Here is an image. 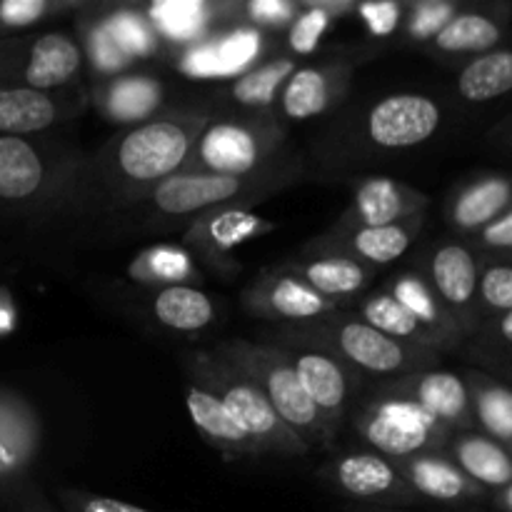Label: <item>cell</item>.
Returning a JSON list of instances; mask_svg holds the SVG:
<instances>
[{
    "label": "cell",
    "instance_id": "obj_1",
    "mask_svg": "<svg viewBox=\"0 0 512 512\" xmlns=\"http://www.w3.org/2000/svg\"><path fill=\"white\" fill-rule=\"evenodd\" d=\"M210 118L205 108L160 110L113 135L95 155V173L108 198L118 208L140 205L160 183L183 173Z\"/></svg>",
    "mask_w": 512,
    "mask_h": 512
},
{
    "label": "cell",
    "instance_id": "obj_2",
    "mask_svg": "<svg viewBox=\"0 0 512 512\" xmlns=\"http://www.w3.org/2000/svg\"><path fill=\"white\" fill-rule=\"evenodd\" d=\"M270 340L323 350L353 368L363 380H378V383L440 368L443 363V355L435 350L388 338L350 310H335L310 323L283 325Z\"/></svg>",
    "mask_w": 512,
    "mask_h": 512
},
{
    "label": "cell",
    "instance_id": "obj_3",
    "mask_svg": "<svg viewBox=\"0 0 512 512\" xmlns=\"http://www.w3.org/2000/svg\"><path fill=\"white\" fill-rule=\"evenodd\" d=\"M83 185L78 150L18 135H0V208L45 213L68 208Z\"/></svg>",
    "mask_w": 512,
    "mask_h": 512
},
{
    "label": "cell",
    "instance_id": "obj_4",
    "mask_svg": "<svg viewBox=\"0 0 512 512\" xmlns=\"http://www.w3.org/2000/svg\"><path fill=\"white\" fill-rule=\"evenodd\" d=\"M300 178V160L263 170L255 175L218 173H178L160 183L143 205L158 223H185L215 208H250L280 190L290 188Z\"/></svg>",
    "mask_w": 512,
    "mask_h": 512
},
{
    "label": "cell",
    "instance_id": "obj_5",
    "mask_svg": "<svg viewBox=\"0 0 512 512\" xmlns=\"http://www.w3.org/2000/svg\"><path fill=\"white\" fill-rule=\"evenodd\" d=\"M293 158L288 153V130L273 110L213 115L183 173L255 175Z\"/></svg>",
    "mask_w": 512,
    "mask_h": 512
},
{
    "label": "cell",
    "instance_id": "obj_6",
    "mask_svg": "<svg viewBox=\"0 0 512 512\" xmlns=\"http://www.w3.org/2000/svg\"><path fill=\"white\" fill-rule=\"evenodd\" d=\"M213 350L220 358H225L235 368L243 370L258 385V390L273 405L280 420L308 445L310 453L313 450L333 448L335 438L330 435L323 415L318 413L315 403L305 393L303 383H300L293 365H290L288 353L280 345L235 338L225 340V343H220Z\"/></svg>",
    "mask_w": 512,
    "mask_h": 512
},
{
    "label": "cell",
    "instance_id": "obj_7",
    "mask_svg": "<svg viewBox=\"0 0 512 512\" xmlns=\"http://www.w3.org/2000/svg\"><path fill=\"white\" fill-rule=\"evenodd\" d=\"M183 368L188 380L203 385L223 400L225 408L233 413V418L238 420L243 433L253 440L260 455L273 453L285 455V458H300V455L310 453L308 445L280 420V415L265 400L258 385L243 370L220 358L215 350L188 353L183 360Z\"/></svg>",
    "mask_w": 512,
    "mask_h": 512
},
{
    "label": "cell",
    "instance_id": "obj_8",
    "mask_svg": "<svg viewBox=\"0 0 512 512\" xmlns=\"http://www.w3.org/2000/svg\"><path fill=\"white\" fill-rule=\"evenodd\" d=\"M353 428L365 448L390 460L443 450L453 435V430L430 418L418 405L378 385L363 408L355 413Z\"/></svg>",
    "mask_w": 512,
    "mask_h": 512
},
{
    "label": "cell",
    "instance_id": "obj_9",
    "mask_svg": "<svg viewBox=\"0 0 512 512\" xmlns=\"http://www.w3.org/2000/svg\"><path fill=\"white\" fill-rule=\"evenodd\" d=\"M83 48L70 33H40L0 40V88L60 93L78 80Z\"/></svg>",
    "mask_w": 512,
    "mask_h": 512
},
{
    "label": "cell",
    "instance_id": "obj_10",
    "mask_svg": "<svg viewBox=\"0 0 512 512\" xmlns=\"http://www.w3.org/2000/svg\"><path fill=\"white\" fill-rule=\"evenodd\" d=\"M443 105L428 93H390L373 100L360 115V148L365 153H405L428 143L443 125Z\"/></svg>",
    "mask_w": 512,
    "mask_h": 512
},
{
    "label": "cell",
    "instance_id": "obj_11",
    "mask_svg": "<svg viewBox=\"0 0 512 512\" xmlns=\"http://www.w3.org/2000/svg\"><path fill=\"white\" fill-rule=\"evenodd\" d=\"M480 265L483 258L468 240L440 238L418 255V268H415L423 273L468 340L483 323L478 305Z\"/></svg>",
    "mask_w": 512,
    "mask_h": 512
},
{
    "label": "cell",
    "instance_id": "obj_12",
    "mask_svg": "<svg viewBox=\"0 0 512 512\" xmlns=\"http://www.w3.org/2000/svg\"><path fill=\"white\" fill-rule=\"evenodd\" d=\"M320 483L333 493L348 498L353 505H380V508H410L423 500L408 488L395 460L375 450H345L333 455L318 470Z\"/></svg>",
    "mask_w": 512,
    "mask_h": 512
},
{
    "label": "cell",
    "instance_id": "obj_13",
    "mask_svg": "<svg viewBox=\"0 0 512 512\" xmlns=\"http://www.w3.org/2000/svg\"><path fill=\"white\" fill-rule=\"evenodd\" d=\"M273 345H280L288 353L290 365H293L295 375L303 383L305 393L315 403L318 413L323 415L330 435L338 438L343 425L348 423L350 405L358 398V390L365 380L353 368H348V365L340 363L333 355L323 353V350L295 343Z\"/></svg>",
    "mask_w": 512,
    "mask_h": 512
},
{
    "label": "cell",
    "instance_id": "obj_14",
    "mask_svg": "<svg viewBox=\"0 0 512 512\" xmlns=\"http://www.w3.org/2000/svg\"><path fill=\"white\" fill-rule=\"evenodd\" d=\"M273 230V223L253 215L248 208L228 205V208L208 210L190 220L185 225L183 240L213 273L230 280L240 273V265L235 263V248Z\"/></svg>",
    "mask_w": 512,
    "mask_h": 512
},
{
    "label": "cell",
    "instance_id": "obj_15",
    "mask_svg": "<svg viewBox=\"0 0 512 512\" xmlns=\"http://www.w3.org/2000/svg\"><path fill=\"white\" fill-rule=\"evenodd\" d=\"M243 308L260 320L283 325H300L318 320L335 310H348L335 300L323 298L313 288L290 275L283 265L265 268L240 295Z\"/></svg>",
    "mask_w": 512,
    "mask_h": 512
},
{
    "label": "cell",
    "instance_id": "obj_16",
    "mask_svg": "<svg viewBox=\"0 0 512 512\" xmlns=\"http://www.w3.org/2000/svg\"><path fill=\"white\" fill-rule=\"evenodd\" d=\"M430 195L388 175H365L350 183V203L333 228H380L428 215Z\"/></svg>",
    "mask_w": 512,
    "mask_h": 512
},
{
    "label": "cell",
    "instance_id": "obj_17",
    "mask_svg": "<svg viewBox=\"0 0 512 512\" xmlns=\"http://www.w3.org/2000/svg\"><path fill=\"white\" fill-rule=\"evenodd\" d=\"M512 28V3H468L433 40L425 53L438 60L468 63L470 58L503 48Z\"/></svg>",
    "mask_w": 512,
    "mask_h": 512
},
{
    "label": "cell",
    "instance_id": "obj_18",
    "mask_svg": "<svg viewBox=\"0 0 512 512\" xmlns=\"http://www.w3.org/2000/svg\"><path fill=\"white\" fill-rule=\"evenodd\" d=\"M355 58L335 55L315 65H300L280 90V113L288 120H310L330 113L348 98Z\"/></svg>",
    "mask_w": 512,
    "mask_h": 512
},
{
    "label": "cell",
    "instance_id": "obj_19",
    "mask_svg": "<svg viewBox=\"0 0 512 512\" xmlns=\"http://www.w3.org/2000/svg\"><path fill=\"white\" fill-rule=\"evenodd\" d=\"M378 388L410 400L453 433L475 430L473 403H470V390L463 375L433 368L385 380V383H378Z\"/></svg>",
    "mask_w": 512,
    "mask_h": 512
},
{
    "label": "cell",
    "instance_id": "obj_20",
    "mask_svg": "<svg viewBox=\"0 0 512 512\" xmlns=\"http://www.w3.org/2000/svg\"><path fill=\"white\" fill-rule=\"evenodd\" d=\"M425 218L428 215H418V218L380 225V228H328L323 235L310 240L305 250L338 253L373 270L383 268L408 255V250L423 233Z\"/></svg>",
    "mask_w": 512,
    "mask_h": 512
},
{
    "label": "cell",
    "instance_id": "obj_21",
    "mask_svg": "<svg viewBox=\"0 0 512 512\" xmlns=\"http://www.w3.org/2000/svg\"><path fill=\"white\" fill-rule=\"evenodd\" d=\"M395 465H398L400 475L408 483V488L423 503L465 508V505H480L490 498L488 490L473 483L443 450L395 460Z\"/></svg>",
    "mask_w": 512,
    "mask_h": 512
},
{
    "label": "cell",
    "instance_id": "obj_22",
    "mask_svg": "<svg viewBox=\"0 0 512 512\" xmlns=\"http://www.w3.org/2000/svg\"><path fill=\"white\" fill-rule=\"evenodd\" d=\"M512 208V173H478L455 185L445 200V220L455 238L470 240Z\"/></svg>",
    "mask_w": 512,
    "mask_h": 512
},
{
    "label": "cell",
    "instance_id": "obj_23",
    "mask_svg": "<svg viewBox=\"0 0 512 512\" xmlns=\"http://www.w3.org/2000/svg\"><path fill=\"white\" fill-rule=\"evenodd\" d=\"M280 265L318 295L335 300L348 310L353 308L360 295L368 293L375 280V270L368 265L338 253H320V250L303 248L298 258L285 260Z\"/></svg>",
    "mask_w": 512,
    "mask_h": 512
},
{
    "label": "cell",
    "instance_id": "obj_24",
    "mask_svg": "<svg viewBox=\"0 0 512 512\" xmlns=\"http://www.w3.org/2000/svg\"><path fill=\"white\" fill-rule=\"evenodd\" d=\"M85 108V100L73 90L60 93H38L28 88H0V135L45 133L53 125L73 118Z\"/></svg>",
    "mask_w": 512,
    "mask_h": 512
},
{
    "label": "cell",
    "instance_id": "obj_25",
    "mask_svg": "<svg viewBox=\"0 0 512 512\" xmlns=\"http://www.w3.org/2000/svg\"><path fill=\"white\" fill-rule=\"evenodd\" d=\"M383 290H388L410 315L420 323V328L430 335L435 350L440 355L458 353L465 348L468 338L460 330V325L455 323L453 315L448 313L440 298L435 295V290L430 288L428 280L423 278L420 270H403V273H395L393 278H388V283L380 285Z\"/></svg>",
    "mask_w": 512,
    "mask_h": 512
},
{
    "label": "cell",
    "instance_id": "obj_26",
    "mask_svg": "<svg viewBox=\"0 0 512 512\" xmlns=\"http://www.w3.org/2000/svg\"><path fill=\"white\" fill-rule=\"evenodd\" d=\"M40 420L33 405L13 390L0 388V483H18L38 458Z\"/></svg>",
    "mask_w": 512,
    "mask_h": 512
},
{
    "label": "cell",
    "instance_id": "obj_27",
    "mask_svg": "<svg viewBox=\"0 0 512 512\" xmlns=\"http://www.w3.org/2000/svg\"><path fill=\"white\" fill-rule=\"evenodd\" d=\"M165 90L155 75L123 73L100 80L90 93V100L108 123L133 128L155 118L163 108Z\"/></svg>",
    "mask_w": 512,
    "mask_h": 512
},
{
    "label": "cell",
    "instance_id": "obj_28",
    "mask_svg": "<svg viewBox=\"0 0 512 512\" xmlns=\"http://www.w3.org/2000/svg\"><path fill=\"white\" fill-rule=\"evenodd\" d=\"M185 405L193 425L198 433L203 435L205 443L215 448L218 453L228 455V458H240V455H260L253 440L243 433L238 420L233 418L223 400L215 393H210L203 385L188 380L185 388Z\"/></svg>",
    "mask_w": 512,
    "mask_h": 512
},
{
    "label": "cell",
    "instance_id": "obj_29",
    "mask_svg": "<svg viewBox=\"0 0 512 512\" xmlns=\"http://www.w3.org/2000/svg\"><path fill=\"white\" fill-rule=\"evenodd\" d=\"M443 453L488 493L512 483V453L480 430L453 433Z\"/></svg>",
    "mask_w": 512,
    "mask_h": 512
},
{
    "label": "cell",
    "instance_id": "obj_30",
    "mask_svg": "<svg viewBox=\"0 0 512 512\" xmlns=\"http://www.w3.org/2000/svg\"><path fill=\"white\" fill-rule=\"evenodd\" d=\"M260 30L235 28L230 33H215V38H205L203 43L190 45L180 58V68L198 78L210 75H233L258 58Z\"/></svg>",
    "mask_w": 512,
    "mask_h": 512
},
{
    "label": "cell",
    "instance_id": "obj_31",
    "mask_svg": "<svg viewBox=\"0 0 512 512\" xmlns=\"http://www.w3.org/2000/svg\"><path fill=\"white\" fill-rule=\"evenodd\" d=\"M160 40L185 48L203 43L218 23H235V3H160L148 10Z\"/></svg>",
    "mask_w": 512,
    "mask_h": 512
},
{
    "label": "cell",
    "instance_id": "obj_32",
    "mask_svg": "<svg viewBox=\"0 0 512 512\" xmlns=\"http://www.w3.org/2000/svg\"><path fill=\"white\" fill-rule=\"evenodd\" d=\"M463 378L470 390L475 430L512 453V383L478 368H470Z\"/></svg>",
    "mask_w": 512,
    "mask_h": 512
},
{
    "label": "cell",
    "instance_id": "obj_33",
    "mask_svg": "<svg viewBox=\"0 0 512 512\" xmlns=\"http://www.w3.org/2000/svg\"><path fill=\"white\" fill-rule=\"evenodd\" d=\"M300 68V60L290 53L270 55L258 65H250L245 73L230 83L228 98L245 108V113H268L280 98V90L290 75Z\"/></svg>",
    "mask_w": 512,
    "mask_h": 512
},
{
    "label": "cell",
    "instance_id": "obj_34",
    "mask_svg": "<svg viewBox=\"0 0 512 512\" xmlns=\"http://www.w3.org/2000/svg\"><path fill=\"white\" fill-rule=\"evenodd\" d=\"M150 315L173 333H200L215 323V300L195 285L150 290Z\"/></svg>",
    "mask_w": 512,
    "mask_h": 512
},
{
    "label": "cell",
    "instance_id": "obj_35",
    "mask_svg": "<svg viewBox=\"0 0 512 512\" xmlns=\"http://www.w3.org/2000/svg\"><path fill=\"white\" fill-rule=\"evenodd\" d=\"M455 90L465 103L483 105L512 93V48H498L460 65Z\"/></svg>",
    "mask_w": 512,
    "mask_h": 512
},
{
    "label": "cell",
    "instance_id": "obj_36",
    "mask_svg": "<svg viewBox=\"0 0 512 512\" xmlns=\"http://www.w3.org/2000/svg\"><path fill=\"white\" fill-rule=\"evenodd\" d=\"M350 313L358 315L360 320H365L368 325H373L375 330H380L388 338L400 340L405 345H418V348L435 350L430 335L420 328L418 320L383 288L368 290L365 295H360L353 303ZM438 353V350H435Z\"/></svg>",
    "mask_w": 512,
    "mask_h": 512
},
{
    "label": "cell",
    "instance_id": "obj_37",
    "mask_svg": "<svg viewBox=\"0 0 512 512\" xmlns=\"http://www.w3.org/2000/svg\"><path fill=\"white\" fill-rule=\"evenodd\" d=\"M128 275L138 285L150 290L175 288V285H195L200 283V270L195 268L193 258L185 248L178 245H153L135 255L128 265Z\"/></svg>",
    "mask_w": 512,
    "mask_h": 512
},
{
    "label": "cell",
    "instance_id": "obj_38",
    "mask_svg": "<svg viewBox=\"0 0 512 512\" xmlns=\"http://www.w3.org/2000/svg\"><path fill=\"white\" fill-rule=\"evenodd\" d=\"M355 13L350 0H303L298 3V15L288 28V53L293 58H308L320 48L325 30L338 18Z\"/></svg>",
    "mask_w": 512,
    "mask_h": 512
},
{
    "label": "cell",
    "instance_id": "obj_39",
    "mask_svg": "<svg viewBox=\"0 0 512 512\" xmlns=\"http://www.w3.org/2000/svg\"><path fill=\"white\" fill-rule=\"evenodd\" d=\"M465 353L480 365L478 370L510 383L512 380V310L493 315L480 323L473 338L465 343Z\"/></svg>",
    "mask_w": 512,
    "mask_h": 512
},
{
    "label": "cell",
    "instance_id": "obj_40",
    "mask_svg": "<svg viewBox=\"0 0 512 512\" xmlns=\"http://www.w3.org/2000/svg\"><path fill=\"white\" fill-rule=\"evenodd\" d=\"M98 15L105 23V28L110 30V35L115 38V43L120 45V50L133 63L135 60H148L153 55H158L163 40H160L158 30L153 28L145 10L135 8V5H115V8L103 10Z\"/></svg>",
    "mask_w": 512,
    "mask_h": 512
},
{
    "label": "cell",
    "instance_id": "obj_41",
    "mask_svg": "<svg viewBox=\"0 0 512 512\" xmlns=\"http://www.w3.org/2000/svg\"><path fill=\"white\" fill-rule=\"evenodd\" d=\"M78 43L83 48V58L88 60L90 68L100 75V80L123 75L133 65V60L120 50L110 30L100 20V15L93 18H78Z\"/></svg>",
    "mask_w": 512,
    "mask_h": 512
},
{
    "label": "cell",
    "instance_id": "obj_42",
    "mask_svg": "<svg viewBox=\"0 0 512 512\" xmlns=\"http://www.w3.org/2000/svg\"><path fill=\"white\" fill-rule=\"evenodd\" d=\"M468 3L460 0H413L405 3V18L400 35L410 48H428L430 40L460 13Z\"/></svg>",
    "mask_w": 512,
    "mask_h": 512
},
{
    "label": "cell",
    "instance_id": "obj_43",
    "mask_svg": "<svg viewBox=\"0 0 512 512\" xmlns=\"http://www.w3.org/2000/svg\"><path fill=\"white\" fill-rule=\"evenodd\" d=\"M88 10V3L75 0H0V40L8 38L15 30H25L30 25L45 23L63 13Z\"/></svg>",
    "mask_w": 512,
    "mask_h": 512
},
{
    "label": "cell",
    "instance_id": "obj_44",
    "mask_svg": "<svg viewBox=\"0 0 512 512\" xmlns=\"http://www.w3.org/2000/svg\"><path fill=\"white\" fill-rule=\"evenodd\" d=\"M483 258V255H480ZM480 315L493 318L512 310V263L500 258H483L478 283Z\"/></svg>",
    "mask_w": 512,
    "mask_h": 512
},
{
    "label": "cell",
    "instance_id": "obj_45",
    "mask_svg": "<svg viewBox=\"0 0 512 512\" xmlns=\"http://www.w3.org/2000/svg\"><path fill=\"white\" fill-rule=\"evenodd\" d=\"M295 15H298V3H290V0H250V3H235V23L250 25L255 30L290 28Z\"/></svg>",
    "mask_w": 512,
    "mask_h": 512
},
{
    "label": "cell",
    "instance_id": "obj_46",
    "mask_svg": "<svg viewBox=\"0 0 512 512\" xmlns=\"http://www.w3.org/2000/svg\"><path fill=\"white\" fill-rule=\"evenodd\" d=\"M355 15L363 23L370 40H390L400 33L405 18V3L385 0V3H360L355 5Z\"/></svg>",
    "mask_w": 512,
    "mask_h": 512
},
{
    "label": "cell",
    "instance_id": "obj_47",
    "mask_svg": "<svg viewBox=\"0 0 512 512\" xmlns=\"http://www.w3.org/2000/svg\"><path fill=\"white\" fill-rule=\"evenodd\" d=\"M58 500L65 512H150V510L138 508V505L125 503V500L108 498V495L88 493V490H75V488L58 490Z\"/></svg>",
    "mask_w": 512,
    "mask_h": 512
},
{
    "label": "cell",
    "instance_id": "obj_48",
    "mask_svg": "<svg viewBox=\"0 0 512 512\" xmlns=\"http://www.w3.org/2000/svg\"><path fill=\"white\" fill-rule=\"evenodd\" d=\"M483 258H498L512 248V208L468 240Z\"/></svg>",
    "mask_w": 512,
    "mask_h": 512
},
{
    "label": "cell",
    "instance_id": "obj_49",
    "mask_svg": "<svg viewBox=\"0 0 512 512\" xmlns=\"http://www.w3.org/2000/svg\"><path fill=\"white\" fill-rule=\"evenodd\" d=\"M20 512H53V508H50V505L45 503V498L38 493V490L25 488L23 508H20Z\"/></svg>",
    "mask_w": 512,
    "mask_h": 512
},
{
    "label": "cell",
    "instance_id": "obj_50",
    "mask_svg": "<svg viewBox=\"0 0 512 512\" xmlns=\"http://www.w3.org/2000/svg\"><path fill=\"white\" fill-rule=\"evenodd\" d=\"M490 505H493L495 512H512V483L505 485V488L490 493Z\"/></svg>",
    "mask_w": 512,
    "mask_h": 512
},
{
    "label": "cell",
    "instance_id": "obj_51",
    "mask_svg": "<svg viewBox=\"0 0 512 512\" xmlns=\"http://www.w3.org/2000/svg\"><path fill=\"white\" fill-rule=\"evenodd\" d=\"M495 138H498V143L503 145V148L512 150V115L508 120H505L503 125H500L498 130H495Z\"/></svg>",
    "mask_w": 512,
    "mask_h": 512
},
{
    "label": "cell",
    "instance_id": "obj_52",
    "mask_svg": "<svg viewBox=\"0 0 512 512\" xmlns=\"http://www.w3.org/2000/svg\"><path fill=\"white\" fill-rule=\"evenodd\" d=\"M343 512H415L408 508H380V505H348Z\"/></svg>",
    "mask_w": 512,
    "mask_h": 512
},
{
    "label": "cell",
    "instance_id": "obj_53",
    "mask_svg": "<svg viewBox=\"0 0 512 512\" xmlns=\"http://www.w3.org/2000/svg\"><path fill=\"white\" fill-rule=\"evenodd\" d=\"M500 260H505V263H512V248L508 250V253H503V255H498Z\"/></svg>",
    "mask_w": 512,
    "mask_h": 512
}]
</instances>
